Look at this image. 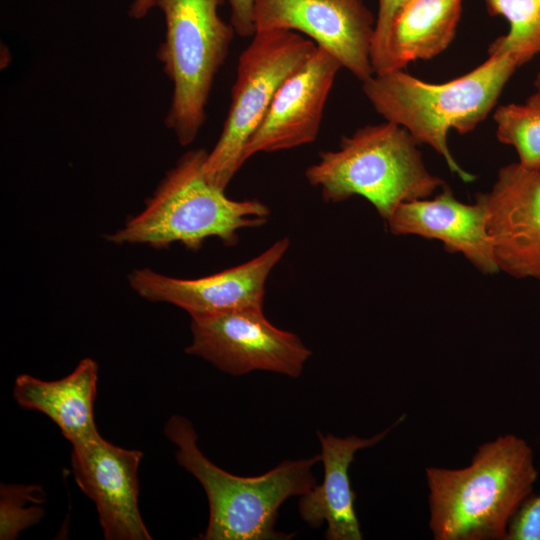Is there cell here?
<instances>
[{"label":"cell","instance_id":"1","mask_svg":"<svg viewBox=\"0 0 540 540\" xmlns=\"http://www.w3.org/2000/svg\"><path fill=\"white\" fill-rule=\"evenodd\" d=\"M538 474L531 446L512 433L482 443L463 468L427 467L433 538L505 540Z\"/></svg>","mask_w":540,"mask_h":540},{"label":"cell","instance_id":"2","mask_svg":"<svg viewBox=\"0 0 540 540\" xmlns=\"http://www.w3.org/2000/svg\"><path fill=\"white\" fill-rule=\"evenodd\" d=\"M518 67L510 54H492L472 71L444 83H429L395 70L374 74L362 82V90L386 121L405 128L419 144L432 147L453 174L469 183L475 176L453 157L449 131L472 132L492 111Z\"/></svg>","mask_w":540,"mask_h":540},{"label":"cell","instance_id":"3","mask_svg":"<svg viewBox=\"0 0 540 540\" xmlns=\"http://www.w3.org/2000/svg\"><path fill=\"white\" fill-rule=\"evenodd\" d=\"M204 149L186 152L145 201L144 208L107 236L116 244L166 248L181 243L198 250L208 238L234 246L244 228L267 222L270 209L256 199L234 200L204 175Z\"/></svg>","mask_w":540,"mask_h":540},{"label":"cell","instance_id":"4","mask_svg":"<svg viewBox=\"0 0 540 540\" xmlns=\"http://www.w3.org/2000/svg\"><path fill=\"white\" fill-rule=\"evenodd\" d=\"M418 145L395 123L366 125L343 137L336 150L321 152L305 176L325 201L361 196L387 221L402 203L428 198L446 185L427 169Z\"/></svg>","mask_w":540,"mask_h":540},{"label":"cell","instance_id":"5","mask_svg":"<svg viewBox=\"0 0 540 540\" xmlns=\"http://www.w3.org/2000/svg\"><path fill=\"white\" fill-rule=\"evenodd\" d=\"M165 434L177 446L178 463L202 485L209 503L205 540H279L275 530L278 509L292 496H302L315 486L312 467L320 455L283 461L254 477L231 474L212 463L199 449L197 433L188 419L173 415Z\"/></svg>","mask_w":540,"mask_h":540},{"label":"cell","instance_id":"6","mask_svg":"<svg viewBox=\"0 0 540 540\" xmlns=\"http://www.w3.org/2000/svg\"><path fill=\"white\" fill-rule=\"evenodd\" d=\"M224 0H157L165 36L157 57L172 83L165 126L182 146L191 144L206 119L215 76L223 65L234 28L218 14Z\"/></svg>","mask_w":540,"mask_h":540},{"label":"cell","instance_id":"7","mask_svg":"<svg viewBox=\"0 0 540 540\" xmlns=\"http://www.w3.org/2000/svg\"><path fill=\"white\" fill-rule=\"evenodd\" d=\"M316 48L314 41L295 31L268 29L254 33L238 59L223 129L203 164L210 183L225 190L244 164L245 146L278 90Z\"/></svg>","mask_w":540,"mask_h":540},{"label":"cell","instance_id":"8","mask_svg":"<svg viewBox=\"0 0 540 540\" xmlns=\"http://www.w3.org/2000/svg\"><path fill=\"white\" fill-rule=\"evenodd\" d=\"M191 331L186 352L234 376L265 370L296 378L311 355L296 334L274 326L263 308L191 316Z\"/></svg>","mask_w":540,"mask_h":540},{"label":"cell","instance_id":"9","mask_svg":"<svg viewBox=\"0 0 540 540\" xmlns=\"http://www.w3.org/2000/svg\"><path fill=\"white\" fill-rule=\"evenodd\" d=\"M375 20L363 0H254L253 5L256 31L301 33L361 82L374 75L371 46Z\"/></svg>","mask_w":540,"mask_h":540},{"label":"cell","instance_id":"10","mask_svg":"<svg viewBox=\"0 0 540 540\" xmlns=\"http://www.w3.org/2000/svg\"><path fill=\"white\" fill-rule=\"evenodd\" d=\"M289 244L281 238L253 259L204 277L176 278L141 268L133 270L128 281L142 298L175 305L190 316L263 308L266 281Z\"/></svg>","mask_w":540,"mask_h":540},{"label":"cell","instance_id":"11","mask_svg":"<svg viewBox=\"0 0 540 540\" xmlns=\"http://www.w3.org/2000/svg\"><path fill=\"white\" fill-rule=\"evenodd\" d=\"M475 200L486 212L499 270L540 282V170L507 164Z\"/></svg>","mask_w":540,"mask_h":540},{"label":"cell","instance_id":"12","mask_svg":"<svg viewBox=\"0 0 540 540\" xmlns=\"http://www.w3.org/2000/svg\"><path fill=\"white\" fill-rule=\"evenodd\" d=\"M72 446L75 482L96 504L104 538L152 539L138 508L142 452L116 446L99 433Z\"/></svg>","mask_w":540,"mask_h":540},{"label":"cell","instance_id":"13","mask_svg":"<svg viewBox=\"0 0 540 540\" xmlns=\"http://www.w3.org/2000/svg\"><path fill=\"white\" fill-rule=\"evenodd\" d=\"M341 68L333 55L317 46L278 90L245 146L244 163L257 153L312 143L318 136L325 104Z\"/></svg>","mask_w":540,"mask_h":540},{"label":"cell","instance_id":"14","mask_svg":"<svg viewBox=\"0 0 540 540\" xmlns=\"http://www.w3.org/2000/svg\"><path fill=\"white\" fill-rule=\"evenodd\" d=\"M386 222L394 235L441 241L446 251L460 253L480 272L499 271L483 206L477 200L459 201L447 185L432 199L402 203Z\"/></svg>","mask_w":540,"mask_h":540},{"label":"cell","instance_id":"15","mask_svg":"<svg viewBox=\"0 0 540 540\" xmlns=\"http://www.w3.org/2000/svg\"><path fill=\"white\" fill-rule=\"evenodd\" d=\"M401 415L383 431L369 438L350 435L344 438L317 431L321 444V461L324 478L301 496L299 513L312 528L327 523L325 538L328 540H361L362 531L355 510L356 494L352 489L349 468L355 454L382 441L395 427L402 423Z\"/></svg>","mask_w":540,"mask_h":540},{"label":"cell","instance_id":"16","mask_svg":"<svg viewBox=\"0 0 540 540\" xmlns=\"http://www.w3.org/2000/svg\"><path fill=\"white\" fill-rule=\"evenodd\" d=\"M97 381L98 364L84 358L69 375L58 380L19 375L13 397L22 408L39 411L50 418L74 445L98 434L94 420Z\"/></svg>","mask_w":540,"mask_h":540},{"label":"cell","instance_id":"17","mask_svg":"<svg viewBox=\"0 0 540 540\" xmlns=\"http://www.w3.org/2000/svg\"><path fill=\"white\" fill-rule=\"evenodd\" d=\"M463 0H409L398 11L387 42V71L432 59L455 38ZM385 72V73H386Z\"/></svg>","mask_w":540,"mask_h":540},{"label":"cell","instance_id":"18","mask_svg":"<svg viewBox=\"0 0 540 540\" xmlns=\"http://www.w3.org/2000/svg\"><path fill=\"white\" fill-rule=\"evenodd\" d=\"M492 16H503L509 23L506 35L495 39L488 55L510 54L522 66L540 53V0H484Z\"/></svg>","mask_w":540,"mask_h":540},{"label":"cell","instance_id":"19","mask_svg":"<svg viewBox=\"0 0 540 540\" xmlns=\"http://www.w3.org/2000/svg\"><path fill=\"white\" fill-rule=\"evenodd\" d=\"M493 119L498 141L516 150L518 163L540 170V92L536 90L524 104L499 106Z\"/></svg>","mask_w":540,"mask_h":540},{"label":"cell","instance_id":"20","mask_svg":"<svg viewBox=\"0 0 540 540\" xmlns=\"http://www.w3.org/2000/svg\"><path fill=\"white\" fill-rule=\"evenodd\" d=\"M0 538L15 539L19 533L35 524L43 515L40 504L43 503L42 489L36 485L1 484L0 489Z\"/></svg>","mask_w":540,"mask_h":540},{"label":"cell","instance_id":"21","mask_svg":"<svg viewBox=\"0 0 540 540\" xmlns=\"http://www.w3.org/2000/svg\"><path fill=\"white\" fill-rule=\"evenodd\" d=\"M409 0H378V13L375 20L374 35L371 46V62L374 74L387 71V42L392 23Z\"/></svg>","mask_w":540,"mask_h":540},{"label":"cell","instance_id":"22","mask_svg":"<svg viewBox=\"0 0 540 540\" xmlns=\"http://www.w3.org/2000/svg\"><path fill=\"white\" fill-rule=\"evenodd\" d=\"M505 540H540V493L530 495L517 511Z\"/></svg>","mask_w":540,"mask_h":540},{"label":"cell","instance_id":"23","mask_svg":"<svg viewBox=\"0 0 540 540\" xmlns=\"http://www.w3.org/2000/svg\"><path fill=\"white\" fill-rule=\"evenodd\" d=\"M231 8V25L241 37H252L255 33L253 21L254 0H227Z\"/></svg>","mask_w":540,"mask_h":540},{"label":"cell","instance_id":"24","mask_svg":"<svg viewBox=\"0 0 540 540\" xmlns=\"http://www.w3.org/2000/svg\"><path fill=\"white\" fill-rule=\"evenodd\" d=\"M157 0H134L129 9V15L135 19H141L156 6Z\"/></svg>","mask_w":540,"mask_h":540},{"label":"cell","instance_id":"25","mask_svg":"<svg viewBox=\"0 0 540 540\" xmlns=\"http://www.w3.org/2000/svg\"><path fill=\"white\" fill-rule=\"evenodd\" d=\"M534 84L536 90L540 92V73L537 74Z\"/></svg>","mask_w":540,"mask_h":540}]
</instances>
